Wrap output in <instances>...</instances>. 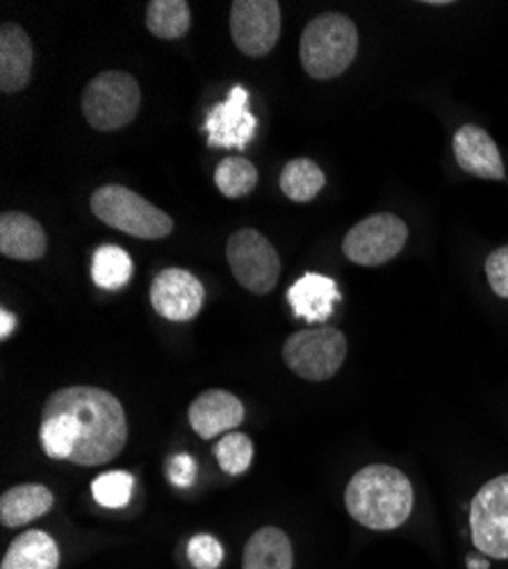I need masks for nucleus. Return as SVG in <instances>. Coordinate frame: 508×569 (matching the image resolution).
<instances>
[{"label": "nucleus", "instance_id": "nucleus-18", "mask_svg": "<svg viewBox=\"0 0 508 569\" xmlns=\"http://www.w3.org/2000/svg\"><path fill=\"white\" fill-rule=\"evenodd\" d=\"M53 492L41 483H23L0 497V521L8 529L26 527L53 508Z\"/></svg>", "mask_w": 508, "mask_h": 569}, {"label": "nucleus", "instance_id": "nucleus-6", "mask_svg": "<svg viewBox=\"0 0 508 569\" xmlns=\"http://www.w3.org/2000/svg\"><path fill=\"white\" fill-rule=\"evenodd\" d=\"M347 358V338L333 326L299 330L283 347L286 365L306 381L325 383L333 378Z\"/></svg>", "mask_w": 508, "mask_h": 569}, {"label": "nucleus", "instance_id": "nucleus-27", "mask_svg": "<svg viewBox=\"0 0 508 569\" xmlns=\"http://www.w3.org/2000/svg\"><path fill=\"white\" fill-rule=\"evenodd\" d=\"M188 558L197 569H217L223 560V549L212 536H195L188 545Z\"/></svg>", "mask_w": 508, "mask_h": 569}, {"label": "nucleus", "instance_id": "nucleus-28", "mask_svg": "<svg viewBox=\"0 0 508 569\" xmlns=\"http://www.w3.org/2000/svg\"><path fill=\"white\" fill-rule=\"evenodd\" d=\"M486 276L492 292L501 299H508V244L488 256Z\"/></svg>", "mask_w": 508, "mask_h": 569}, {"label": "nucleus", "instance_id": "nucleus-24", "mask_svg": "<svg viewBox=\"0 0 508 569\" xmlns=\"http://www.w3.org/2000/svg\"><path fill=\"white\" fill-rule=\"evenodd\" d=\"M215 184L226 199H242L258 184V169L242 156H230L215 169Z\"/></svg>", "mask_w": 508, "mask_h": 569}, {"label": "nucleus", "instance_id": "nucleus-13", "mask_svg": "<svg viewBox=\"0 0 508 569\" xmlns=\"http://www.w3.org/2000/svg\"><path fill=\"white\" fill-rule=\"evenodd\" d=\"M454 158L458 167L484 180H504L506 169L495 139L479 126H464L454 134Z\"/></svg>", "mask_w": 508, "mask_h": 569}, {"label": "nucleus", "instance_id": "nucleus-10", "mask_svg": "<svg viewBox=\"0 0 508 569\" xmlns=\"http://www.w3.org/2000/svg\"><path fill=\"white\" fill-rule=\"evenodd\" d=\"M230 34L249 58L271 53L281 37V6L276 0H236L230 6Z\"/></svg>", "mask_w": 508, "mask_h": 569}, {"label": "nucleus", "instance_id": "nucleus-26", "mask_svg": "<svg viewBox=\"0 0 508 569\" xmlns=\"http://www.w3.org/2000/svg\"><path fill=\"white\" fill-rule=\"evenodd\" d=\"M132 490H135L132 473L121 469L106 471L99 479H94V483H91V495H94L97 503L112 510L126 508L130 503Z\"/></svg>", "mask_w": 508, "mask_h": 569}, {"label": "nucleus", "instance_id": "nucleus-8", "mask_svg": "<svg viewBox=\"0 0 508 569\" xmlns=\"http://www.w3.org/2000/svg\"><path fill=\"white\" fill-rule=\"evenodd\" d=\"M406 240V223L397 214L381 212L356 223L345 237L342 251L360 267H381L401 253Z\"/></svg>", "mask_w": 508, "mask_h": 569}, {"label": "nucleus", "instance_id": "nucleus-5", "mask_svg": "<svg viewBox=\"0 0 508 569\" xmlns=\"http://www.w3.org/2000/svg\"><path fill=\"white\" fill-rule=\"evenodd\" d=\"M142 106V89L130 73L103 71L89 80L82 91V114L87 123L112 132L128 126Z\"/></svg>", "mask_w": 508, "mask_h": 569}, {"label": "nucleus", "instance_id": "nucleus-19", "mask_svg": "<svg viewBox=\"0 0 508 569\" xmlns=\"http://www.w3.org/2000/svg\"><path fill=\"white\" fill-rule=\"evenodd\" d=\"M295 553L290 538L276 527H265L256 531L242 556V569H292Z\"/></svg>", "mask_w": 508, "mask_h": 569}, {"label": "nucleus", "instance_id": "nucleus-2", "mask_svg": "<svg viewBox=\"0 0 508 569\" xmlns=\"http://www.w3.org/2000/svg\"><path fill=\"white\" fill-rule=\"evenodd\" d=\"M412 503L415 495L408 477L390 465L362 467L345 492L349 515L372 531L399 529L410 517Z\"/></svg>", "mask_w": 508, "mask_h": 569}, {"label": "nucleus", "instance_id": "nucleus-31", "mask_svg": "<svg viewBox=\"0 0 508 569\" xmlns=\"http://www.w3.org/2000/svg\"><path fill=\"white\" fill-rule=\"evenodd\" d=\"M468 569H490L486 556H468Z\"/></svg>", "mask_w": 508, "mask_h": 569}, {"label": "nucleus", "instance_id": "nucleus-15", "mask_svg": "<svg viewBox=\"0 0 508 569\" xmlns=\"http://www.w3.org/2000/svg\"><path fill=\"white\" fill-rule=\"evenodd\" d=\"M338 301H340L338 282L321 273H306L299 280H295V284L288 290V303L292 312L299 319H306L308 323L329 319Z\"/></svg>", "mask_w": 508, "mask_h": 569}, {"label": "nucleus", "instance_id": "nucleus-30", "mask_svg": "<svg viewBox=\"0 0 508 569\" xmlns=\"http://www.w3.org/2000/svg\"><path fill=\"white\" fill-rule=\"evenodd\" d=\"M17 326V319L14 315H10L8 310H0V338L8 340L12 336V330Z\"/></svg>", "mask_w": 508, "mask_h": 569}, {"label": "nucleus", "instance_id": "nucleus-22", "mask_svg": "<svg viewBox=\"0 0 508 569\" xmlns=\"http://www.w3.org/2000/svg\"><path fill=\"white\" fill-rule=\"evenodd\" d=\"M327 184V176L312 160L297 158L281 171L283 194L295 203H310Z\"/></svg>", "mask_w": 508, "mask_h": 569}, {"label": "nucleus", "instance_id": "nucleus-1", "mask_svg": "<svg viewBox=\"0 0 508 569\" xmlns=\"http://www.w3.org/2000/svg\"><path fill=\"white\" fill-rule=\"evenodd\" d=\"M39 440L43 453L53 460L82 467L106 465L128 442L123 406L101 388H62L43 403Z\"/></svg>", "mask_w": 508, "mask_h": 569}, {"label": "nucleus", "instance_id": "nucleus-16", "mask_svg": "<svg viewBox=\"0 0 508 569\" xmlns=\"http://www.w3.org/2000/svg\"><path fill=\"white\" fill-rule=\"evenodd\" d=\"M32 41L21 26L8 23L0 30V91L17 93L32 76Z\"/></svg>", "mask_w": 508, "mask_h": 569}, {"label": "nucleus", "instance_id": "nucleus-17", "mask_svg": "<svg viewBox=\"0 0 508 569\" xmlns=\"http://www.w3.org/2000/svg\"><path fill=\"white\" fill-rule=\"evenodd\" d=\"M49 240L37 219L23 212H3L0 217V253L12 260L34 262L43 258Z\"/></svg>", "mask_w": 508, "mask_h": 569}, {"label": "nucleus", "instance_id": "nucleus-9", "mask_svg": "<svg viewBox=\"0 0 508 569\" xmlns=\"http://www.w3.org/2000/svg\"><path fill=\"white\" fill-rule=\"evenodd\" d=\"M470 531L486 558H508V473L488 481L472 499Z\"/></svg>", "mask_w": 508, "mask_h": 569}, {"label": "nucleus", "instance_id": "nucleus-21", "mask_svg": "<svg viewBox=\"0 0 508 569\" xmlns=\"http://www.w3.org/2000/svg\"><path fill=\"white\" fill-rule=\"evenodd\" d=\"M192 23L190 6L185 0H151L147 6V28L158 39H180Z\"/></svg>", "mask_w": 508, "mask_h": 569}, {"label": "nucleus", "instance_id": "nucleus-29", "mask_svg": "<svg viewBox=\"0 0 508 569\" xmlns=\"http://www.w3.org/2000/svg\"><path fill=\"white\" fill-rule=\"evenodd\" d=\"M169 481L176 488H190L197 481V462L188 453H178L169 460Z\"/></svg>", "mask_w": 508, "mask_h": 569}, {"label": "nucleus", "instance_id": "nucleus-14", "mask_svg": "<svg viewBox=\"0 0 508 569\" xmlns=\"http://www.w3.org/2000/svg\"><path fill=\"white\" fill-rule=\"evenodd\" d=\"M242 421V401L226 390H206L190 406V423L201 440H215L228 431L233 433Z\"/></svg>", "mask_w": 508, "mask_h": 569}, {"label": "nucleus", "instance_id": "nucleus-3", "mask_svg": "<svg viewBox=\"0 0 508 569\" xmlns=\"http://www.w3.org/2000/svg\"><path fill=\"white\" fill-rule=\"evenodd\" d=\"M358 53V30L345 14L329 12L315 17L301 34L299 56L303 71L315 80L342 76Z\"/></svg>", "mask_w": 508, "mask_h": 569}, {"label": "nucleus", "instance_id": "nucleus-7", "mask_svg": "<svg viewBox=\"0 0 508 569\" xmlns=\"http://www.w3.org/2000/svg\"><path fill=\"white\" fill-rule=\"evenodd\" d=\"M226 258L236 280L253 295H269L281 276V258L267 237L253 228L230 234Z\"/></svg>", "mask_w": 508, "mask_h": 569}, {"label": "nucleus", "instance_id": "nucleus-23", "mask_svg": "<svg viewBox=\"0 0 508 569\" xmlns=\"http://www.w3.org/2000/svg\"><path fill=\"white\" fill-rule=\"evenodd\" d=\"M132 276V260L121 247L106 244L97 249L94 260H91V278L101 290H121Z\"/></svg>", "mask_w": 508, "mask_h": 569}, {"label": "nucleus", "instance_id": "nucleus-12", "mask_svg": "<svg viewBox=\"0 0 508 569\" xmlns=\"http://www.w3.org/2000/svg\"><path fill=\"white\" fill-rule=\"evenodd\" d=\"M203 282L190 271L169 267L160 271L151 284V306L169 321H190L203 308Z\"/></svg>", "mask_w": 508, "mask_h": 569}, {"label": "nucleus", "instance_id": "nucleus-11", "mask_svg": "<svg viewBox=\"0 0 508 569\" xmlns=\"http://www.w3.org/2000/svg\"><path fill=\"white\" fill-rule=\"evenodd\" d=\"M256 117L249 112V91L236 84L223 103L215 106L206 119L208 147L245 151L256 134Z\"/></svg>", "mask_w": 508, "mask_h": 569}, {"label": "nucleus", "instance_id": "nucleus-4", "mask_svg": "<svg viewBox=\"0 0 508 569\" xmlns=\"http://www.w3.org/2000/svg\"><path fill=\"white\" fill-rule=\"evenodd\" d=\"M89 208L106 226L140 237V240H165L173 230V221L167 212L123 184L99 187L91 194Z\"/></svg>", "mask_w": 508, "mask_h": 569}, {"label": "nucleus", "instance_id": "nucleus-20", "mask_svg": "<svg viewBox=\"0 0 508 569\" xmlns=\"http://www.w3.org/2000/svg\"><path fill=\"white\" fill-rule=\"evenodd\" d=\"M58 542L43 531H26L8 547L0 569H58Z\"/></svg>", "mask_w": 508, "mask_h": 569}, {"label": "nucleus", "instance_id": "nucleus-25", "mask_svg": "<svg viewBox=\"0 0 508 569\" xmlns=\"http://www.w3.org/2000/svg\"><path fill=\"white\" fill-rule=\"evenodd\" d=\"M215 458L228 477H240L253 462V442L245 433H228L215 447Z\"/></svg>", "mask_w": 508, "mask_h": 569}]
</instances>
